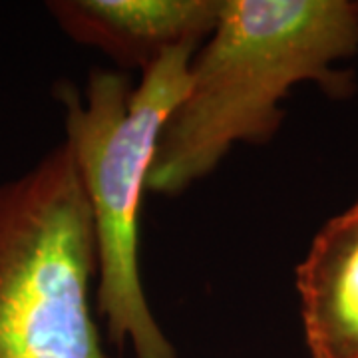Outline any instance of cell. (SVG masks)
<instances>
[{
	"mask_svg": "<svg viewBox=\"0 0 358 358\" xmlns=\"http://www.w3.org/2000/svg\"><path fill=\"white\" fill-rule=\"evenodd\" d=\"M355 56V0H219L217 24L162 129L148 189L181 195L235 143H268L285 120L282 100L303 82L348 98L357 82L341 62Z\"/></svg>",
	"mask_w": 358,
	"mask_h": 358,
	"instance_id": "cell-1",
	"label": "cell"
},
{
	"mask_svg": "<svg viewBox=\"0 0 358 358\" xmlns=\"http://www.w3.org/2000/svg\"><path fill=\"white\" fill-rule=\"evenodd\" d=\"M192 46L164 54L131 88L126 72L92 68L80 94L60 84L64 128L88 197L98 275L94 301L110 343L134 358H178L155 319L140 271V211L155 148L189 84Z\"/></svg>",
	"mask_w": 358,
	"mask_h": 358,
	"instance_id": "cell-2",
	"label": "cell"
},
{
	"mask_svg": "<svg viewBox=\"0 0 358 358\" xmlns=\"http://www.w3.org/2000/svg\"><path fill=\"white\" fill-rule=\"evenodd\" d=\"M88 197L64 141L0 181V358H108Z\"/></svg>",
	"mask_w": 358,
	"mask_h": 358,
	"instance_id": "cell-3",
	"label": "cell"
},
{
	"mask_svg": "<svg viewBox=\"0 0 358 358\" xmlns=\"http://www.w3.org/2000/svg\"><path fill=\"white\" fill-rule=\"evenodd\" d=\"M46 8L76 44L100 50L122 72H145L169 50L209 38L219 0H52Z\"/></svg>",
	"mask_w": 358,
	"mask_h": 358,
	"instance_id": "cell-4",
	"label": "cell"
},
{
	"mask_svg": "<svg viewBox=\"0 0 358 358\" xmlns=\"http://www.w3.org/2000/svg\"><path fill=\"white\" fill-rule=\"evenodd\" d=\"M294 285L308 358H358V197L317 231Z\"/></svg>",
	"mask_w": 358,
	"mask_h": 358,
	"instance_id": "cell-5",
	"label": "cell"
},
{
	"mask_svg": "<svg viewBox=\"0 0 358 358\" xmlns=\"http://www.w3.org/2000/svg\"><path fill=\"white\" fill-rule=\"evenodd\" d=\"M355 8H357V16H358V0H355Z\"/></svg>",
	"mask_w": 358,
	"mask_h": 358,
	"instance_id": "cell-6",
	"label": "cell"
}]
</instances>
